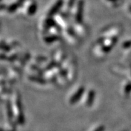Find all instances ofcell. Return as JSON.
<instances>
[{
	"instance_id": "obj_1",
	"label": "cell",
	"mask_w": 131,
	"mask_h": 131,
	"mask_svg": "<svg viewBox=\"0 0 131 131\" xmlns=\"http://www.w3.org/2000/svg\"><path fill=\"white\" fill-rule=\"evenodd\" d=\"M84 92V88H81L75 94V95L71 99V103H75V102L77 101V100L79 99V98L81 96L82 93Z\"/></svg>"
}]
</instances>
